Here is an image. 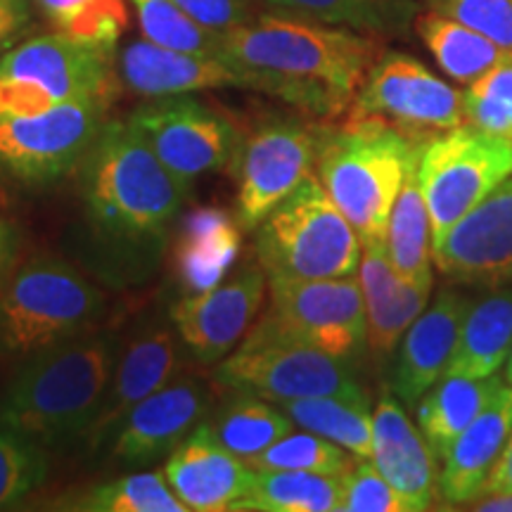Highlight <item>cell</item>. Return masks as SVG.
<instances>
[{
	"instance_id": "33",
	"label": "cell",
	"mask_w": 512,
	"mask_h": 512,
	"mask_svg": "<svg viewBox=\"0 0 512 512\" xmlns=\"http://www.w3.org/2000/svg\"><path fill=\"white\" fill-rule=\"evenodd\" d=\"M268 8L313 22L347 27L361 34H389L411 15L406 0H264Z\"/></svg>"
},
{
	"instance_id": "7",
	"label": "cell",
	"mask_w": 512,
	"mask_h": 512,
	"mask_svg": "<svg viewBox=\"0 0 512 512\" xmlns=\"http://www.w3.org/2000/svg\"><path fill=\"white\" fill-rule=\"evenodd\" d=\"M119 83L117 50L50 31L0 55V119L34 117L64 102H114Z\"/></svg>"
},
{
	"instance_id": "9",
	"label": "cell",
	"mask_w": 512,
	"mask_h": 512,
	"mask_svg": "<svg viewBox=\"0 0 512 512\" xmlns=\"http://www.w3.org/2000/svg\"><path fill=\"white\" fill-rule=\"evenodd\" d=\"M512 176V140L458 126L420 145L418 178L439 247L456 223Z\"/></svg>"
},
{
	"instance_id": "10",
	"label": "cell",
	"mask_w": 512,
	"mask_h": 512,
	"mask_svg": "<svg viewBox=\"0 0 512 512\" xmlns=\"http://www.w3.org/2000/svg\"><path fill=\"white\" fill-rule=\"evenodd\" d=\"M112 102H64L34 117L0 119V176L43 188L79 171Z\"/></svg>"
},
{
	"instance_id": "13",
	"label": "cell",
	"mask_w": 512,
	"mask_h": 512,
	"mask_svg": "<svg viewBox=\"0 0 512 512\" xmlns=\"http://www.w3.org/2000/svg\"><path fill=\"white\" fill-rule=\"evenodd\" d=\"M347 119H373L427 143L439 133L465 126L463 91L439 79L406 53H382L373 64Z\"/></svg>"
},
{
	"instance_id": "15",
	"label": "cell",
	"mask_w": 512,
	"mask_h": 512,
	"mask_svg": "<svg viewBox=\"0 0 512 512\" xmlns=\"http://www.w3.org/2000/svg\"><path fill=\"white\" fill-rule=\"evenodd\" d=\"M266 294L268 273L259 261H249L211 290L178 297L169 318L192 361L216 366L245 339Z\"/></svg>"
},
{
	"instance_id": "11",
	"label": "cell",
	"mask_w": 512,
	"mask_h": 512,
	"mask_svg": "<svg viewBox=\"0 0 512 512\" xmlns=\"http://www.w3.org/2000/svg\"><path fill=\"white\" fill-rule=\"evenodd\" d=\"M266 325L280 335L354 361L368 347V318L361 280L268 278Z\"/></svg>"
},
{
	"instance_id": "38",
	"label": "cell",
	"mask_w": 512,
	"mask_h": 512,
	"mask_svg": "<svg viewBox=\"0 0 512 512\" xmlns=\"http://www.w3.org/2000/svg\"><path fill=\"white\" fill-rule=\"evenodd\" d=\"M48 448L0 427V510L15 508L48 479Z\"/></svg>"
},
{
	"instance_id": "12",
	"label": "cell",
	"mask_w": 512,
	"mask_h": 512,
	"mask_svg": "<svg viewBox=\"0 0 512 512\" xmlns=\"http://www.w3.org/2000/svg\"><path fill=\"white\" fill-rule=\"evenodd\" d=\"M320 131L297 117H266L240 133L233 157L238 178L235 219L242 230H254L280 202L313 176Z\"/></svg>"
},
{
	"instance_id": "16",
	"label": "cell",
	"mask_w": 512,
	"mask_h": 512,
	"mask_svg": "<svg viewBox=\"0 0 512 512\" xmlns=\"http://www.w3.org/2000/svg\"><path fill=\"white\" fill-rule=\"evenodd\" d=\"M185 356L188 351L169 316L145 318L121 344L105 401L81 446L98 453L102 446L110 444L114 432L140 401L181 375Z\"/></svg>"
},
{
	"instance_id": "40",
	"label": "cell",
	"mask_w": 512,
	"mask_h": 512,
	"mask_svg": "<svg viewBox=\"0 0 512 512\" xmlns=\"http://www.w3.org/2000/svg\"><path fill=\"white\" fill-rule=\"evenodd\" d=\"M344 512H408L406 501L399 496L370 458H356L342 475Z\"/></svg>"
},
{
	"instance_id": "19",
	"label": "cell",
	"mask_w": 512,
	"mask_h": 512,
	"mask_svg": "<svg viewBox=\"0 0 512 512\" xmlns=\"http://www.w3.org/2000/svg\"><path fill=\"white\" fill-rule=\"evenodd\" d=\"M472 302L463 294L441 290L430 306L413 320L396 349L392 368V392L401 403L415 408L427 389L444 377L456 354L463 320Z\"/></svg>"
},
{
	"instance_id": "4",
	"label": "cell",
	"mask_w": 512,
	"mask_h": 512,
	"mask_svg": "<svg viewBox=\"0 0 512 512\" xmlns=\"http://www.w3.org/2000/svg\"><path fill=\"white\" fill-rule=\"evenodd\" d=\"M418 150L420 143L373 119H347L342 131H320L318 178L361 245L387 242L389 214Z\"/></svg>"
},
{
	"instance_id": "23",
	"label": "cell",
	"mask_w": 512,
	"mask_h": 512,
	"mask_svg": "<svg viewBox=\"0 0 512 512\" xmlns=\"http://www.w3.org/2000/svg\"><path fill=\"white\" fill-rule=\"evenodd\" d=\"M358 280L366 299L368 349L377 361H387L413 320L425 311L432 287L403 280L389 261L387 242L363 245Z\"/></svg>"
},
{
	"instance_id": "2",
	"label": "cell",
	"mask_w": 512,
	"mask_h": 512,
	"mask_svg": "<svg viewBox=\"0 0 512 512\" xmlns=\"http://www.w3.org/2000/svg\"><path fill=\"white\" fill-rule=\"evenodd\" d=\"M76 174L83 221L107 271L150 273L192 183L171 174L128 119H107Z\"/></svg>"
},
{
	"instance_id": "20",
	"label": "cell",
	"mask_w": 512,
	"mask_h": 512,
	"mask_svg": "<svg viewBox=\"0 0 512 512\" xmlns=\"http://www.w3.org/2000/svg\"><path fill=\"white\" fill-rule=\"evenodd\" d=\"M166 482L188 510H235L252 486L254 470L223 448L202 425L166 458Z\"/></svg>"
},
{
	"instance_id": "35",
	"label": "cell",
	"mask_w": 512,
	"mask_h": 512,
	"mask_svg": "<svg viewBox=\"0 0 512 512\" xmlns=\"http://www.w3.org/2000/svg\"><path fill=\"white\" fill-rule=\"evenodd\" d=\"M88 512H185L164 472H131L102 482L72 503Z\"/></svg>"
},
{
	"instance_id": "47",
	"label": "cell",
	"mask_w": 512,
	"mask_h": 512,
	"mask_svg": "<svg viewBox=\"0 0 512 512\" xmlns=\"http://www.w3.org/2000/svg\"><path fill=\"white\" fill-rule=\"evenodd\" d=\"M505 375H508V382L512 387V351H510V361H508V370H505Z\"/></svg>"
},
{
	"instance_id": "48",
	"label": "cell",
	"mask_w": 512,
	"mask_h": 512,
	"mask_svg": "<svg viewBox=\"0 0 512 512\" xmlns=\"http://www.w3.org/2000/svg\"><path fill=\"white\" fill-rule=\"evenodd\" d=\"M0 3H3V0H0Z\"/></svg>"
},
{
	"instance_id": "27",
	"label": "cell",
	"mask_w": 512,
	"mask_h": 512,
	"mask_svg": "<svg viewBox=\"0 0 512 512\" xmlns=\"http://www.w3.org/2000/svg\"><path fill=\"white\" fill-rule=\"evenodd\" d=\"M228 392L219 406L211 408L204 425L233 456L249 463L292 432L294 422L278 403L242 389H228Z\"/></svg>"
},
{
	"instance_id": "36",
	"label": "cell",
	"mask_w": 512,
	"mask_h": 512,
	"mask_svg": "<svg viewBox=\"0 0 512 512\" xmlns=\"http://www.w3.org/2000/svg\"><path fill=\"white\" fill-rule=\"evenodd\" d=\"M356 456L335 441L313 432H290L268 446L264 453L249 460L252 470H302L316 475L342 477L354 465Z\"/></svg>"
},
{
	"instance_id": "29",
	"label": "cell",
	"mask_w": 512,
	"mask_h": 512,
	"mask_svg": "<svg viewBox=\"0 0 512 512\" xmlns=\"http://www.w3.org/2000/svg\"><path fill=\"white\" fill-rule=\"evenodd\" d=\"M512 351V287L472 304L444 375H496Z\"/></svg>"
},
{
	"instance_id": "43",
	"label": "cell",
	"mask_w": 512,
	"mask_h": 512,
	"mask_svg": "<svg viewBox=\"0 0 512 512\" xmlns=\"http://www.w3.org/2000/svg\"><path fill=\"white\" fill-rule=\"evenodd\" d=\"M31 0H3L0 3V55L15 48L31 27Z\"/></svg>"
},
{
	"instance_id": "46",
	"label": "cell",
	"mask_w": 512,
	"mask_h": 512,
	"mask_svg": "<svg viewBox=\"0 0 512 512\" xmlns=\"http://www.w3.org/2000/svg\"><path fill=\"white\" fill-rule=\"evenodd\" d=\"M470 510L482 512H512V494H486L467 505Z\"/></svg>"
},
{
	"instance_id": "44",
	"label": "cell",
	"mask_w": 512,
	"mask_h": 512,
	"mask_svg": "<svg viewBox=\"0 0 512 512\" xmlns=\"http://www.w3.org/2000/svg\"><path fill=\"white\" fill-rule=\"evenodd\" d=\"M19 249H22V238H19L17 228L12 226L8 219L0 216V285H3L17 268Z\"/></svg>"
},
{
	"instance_id": "3",
	"label": "cell",
	"mask_w": 512,
	"mask_h": 512,
	"mask_svg": "<svg viewBox=\"0 0 512 512\" xmlns=\"http://www.w3.org/2000/svg\"><path fill=\"white\" fill-rule=\"evenodd\" d=\"M124 339L91 330L19 363L0 396V427L41 446L83 444L105 401Z\"/></svg>"
},
{
	"instance_id": "31",
	"label": "cell",
	"mask_w": 512,
	"mask_h": 512,
	"mask_svg": "<svg viewBox=\"0 0 512 512\" xmlns=\"http://www.w3.org/2000/svg\"><path fill=\"white\" fill-rule=\"evenodd\" d=\"M342 508V477L302 470H254L252 486L235 510L332 512Z\"/></svg>"
},
{
	"instance_id": "45",
	"label": "cell",
	"mask_w": 512,
	"mask_h": 512,
	"mask_svg": "<svg viewBox=\"0 0 512 512\" xmlns=\"http://www.w3.org/2000/svg\"><path fill=\"white\" fill-rule=\"evenodd\" d=\"M512 494V434L508 439V444H505L501 458H498V463L494 467V472H491L489 482L484 486V494ZM479 496V498H482Z\"/></svg>"
},
{
	"instance_id": "39",
	"label": "cell",
	"mask_w": 512,
	"mask_h": 512,
	"mask_svg": "<svg viewBox=\"0 0 512 512\" xmlns=\"http://www.w3.org/2000/svg\"><path fill=\"white\" fill-rule=\"evenodd\" d=\"M465 126L512 140V50L463 91Z\"/></svg>"
},
{
	"instance_id": "24",
	"label": "cell",
	"mask_w": 512,
	"mask_h": 512,
	"mask_svg": "<svg viewBox=\"0 0 512 512\" xmlns=\"http://www.w3.org/2000/svg\"><path fill=\"white\" fill-rule=\"evenodd\" d=\"M512 434V387H503L444 456L439 494L446 503L463 505L484 494L491 472Z\"/></svg>"
},
{
	"instance_id": "1",
	"label": "cell",
	"mask_w": 512,
	"mask_h": 512,
	"mask_svg": "<svg viewBox=\"0 0 512 512\" xmlns=\"http://www.w3.org/2000/svg\"><path fill=\"white\" fill-rule=\"evenodd\" d=\"M380 55L375 36L275 10L223 34L221 46L240 88L318 121L347 117Z\"/></svg>"
},
{
	"instance_id": "22",
	"label": "cell",
	"mask_w": 512,
	"mask_h": 512,
	"mask_svg": "<svg viewBox=\"0 0 512 512\" xmlns=\"http://www.w3.org/2000/svg\"><path fill=\"white\" fill-rule=\"evenodd\" d=\"M121 86L140 98H169L211 88H240L235 69L221 55L188 53L138 38L117 57Z\"/></svg>"
},
{
	"instance_id": "30",
	"label": "cell",
	"mask_w": 512,
	"mask_h": 512,
	"mask_svg": "<svg viewBox=\"0 0 512 512\" xmlns=\"http://www.w3.org/2000/svg\"><path fill=\"white\" fill-rule=\"evenodd\" d=\"M420 41L448 79L470 86L503 60L508 50L456 19L427 10L413 19Z\"/></svg>"
},
{
	"instance_id": "17",
	"label": "cell",
	"mask_w": 512,
	"mask_h": 512,
	"mask_svg": "<svg viewBox=\"0 0 512 512\" xmlns=\"http://www.w3.org/2000/svg\"><path fill=\"white\" fill-rule=\"evenodd\" d=\"M214 408V392L200 375L181 373L140 401L110 439L107 460L117 467H138L169 458Z\"/></svg>"
},
{
	"instance_id": "14",
	"label": "cell",
	"mask_w": 512,
	"mask_h": 512,
	"mask_svg": "<svg viewBox=\"0 0 512 512\" xmlns=\"http://www.w3.org/2000/svg\"><path fill=\"white\" fill-rule=\"evenodd\" d=\"M128 124L171 174L188 183L233 164L240 143L233 121L190 93L150 98L128 114Z\"/></svg>"
},
{
	"instance_id": "18",
	"label": "cell",
	"mask_w": 512,
	"mask_h": 512,
	"mask_svg": "<svg viewBox=\"0 0 512 512\" xmlns=\"http://www.w3.org/2000/svg\"><path fill=\"white\" fill-rule=\"evenodd\" d=\"M434 264L453 283H512V176L448 230L444 242L434 247Z\"/></svg>"
},
{
	"instance_id": "42",
	"label": "cell",
	"mask_w": 512,
	"mask_h": 512,
	"mask_svg": "<svg viewBox=\"0 0 512 512\" xmlns=\"http://www.w3.org/2000/svg\"><path fill=\"white\" fill-rule=\"evenodd\" d=\"M192 22L216 34L245 27L261 15L259 0H174Z\"/></svg>"
},
{
	"instance_id": "21",
	"label": "cell",
	"mask_w": 512,
	"mask_h": 512,
	"mask_svg": "<svg viewBox=\"0 0 512 512\" xmlns=\"http://www.w3.org/2000/svg\"><path fill=\"white\" fill-rule=\"evenodd\" d=\"M382 477L399 491L408 512L430 510L439 489L437 453L403 411L394 392H384L373 415V458Z\"/></svg>"
},
{
	"instance_id": "26",
	"label": "cell",
	"mask_w": 512,
	"mask_h": 512,
	"mask_svg": "<svg viewBox=\"0 0 512 512\" xmlns=\"http://www.w3.org/2000/svg\"><path fill=\"white\" fill-rule=\"evenodd\" d=\"M503 387L505 384L496 373L489 377L444 375L432 389H427L415 408H418L420 432L425 434L437 458L444 460L453 441Z\"/></svg>"
},
{
	"instance_id": "6",
	"label": "cell",
	"mask_w": 512,
	"mask_h": 512,
	"mask_svg": "<svg viewBox=\"0 0 512 512\" xmlns=\"http://www.w3.org/2000/svg\"><path fill=\"white\" fill-rule=\"evenodd\" d=\"M256 261L278 278H349L363 245L320 178L309 176L254 228Z\"/></svg>"
},
{
	"instance_id": "32",
	"label": "cell",
	"mask_w": 512,
	"mask_h": 512,
	"mask_svg": "<svg viewBox=\"0 0 512 512\" xmlns=\"http://www.w3.org/2000/svg\"><path fill=\"white\" fill-rule=\"evenodd\" d=\"M297 427L335 441L356 458H373V415L370 399L313 396L278 403Z\"/></svg>"
},
{
	"instance_id": "37",
	"label": "cell",
	"mask_w": 512,
	"mask_h": 512,
	"mask_svg": "<svg viewBox=\"0 0 512 512\" xmlns=\"http://www.w3.org/2000/svg\"><path fill=\"white\" fill-rule=\"evenodd\" d=\"M128 3L136 10L143 36L150 41L188 53L221 55L223 34L192 22L174 0H128Z\"/></svg>"
},
{
	"instance_id": "5",
	"label": "cell",
	"mask_w": 512,
	"mask_h": 512,
	"mask_svg": "<svg viewBox=\"0 0 512 512\" xmlns=\"http://www.w3.org/2000/svg\"><path fill=\"white\" fill-rule=\"evenodd\" d=\"M105 294L69 261L38 256L0 285V361L22 363L38 351L95 330Z\"/></svg>"
},
{
	"instance_id": "25",
	"label": "cell",
	"mask_w": 512,
	"mask_h": 512,
	"mask_svg": "<svg viewBox=\"0 0 512 512\" xmlns=\"http://www.w3.org/2000/svg\"><path fill=\"white\" fill-rule=\"evenodd\" d=\"M240 223L228 211L202 207L185 214L174 242V271L183 294L207 292L233 271L240 254Z\"/></svg>"
},
{
	"instance_id": "28",
	"label": "cell",
	"mask_w": 512,
	"mask_h": 512,
	"mask_svg": "<svg viewBox=\"0 0 512 512\" xmlns=\"http://www.w3.org/2000/svg\"><path fill=\"white\" fill-rule=\"evenodd\" d=\"M418 159L408 166V174L396 197L387 228V254L394 271L408 283L434 285L432 278V223L418 178Z\"/></svg>"
},
{
	"instance_id": "8",
	"label": "cell",
	"mask_w": 512,
	"mask_h": 512,
	"mask_svg": "<svg viewBox=\"0 0 512 512\" xmlns=\"http://www.w3.org/2000/svg\"><path fill=\"white\" fill-rule=\"evenodd\" d=\"M351 370L354 368L344 358L280 335L259 320L238 347L216 363L214 382L273 403L313 396L366 399V389L356 382Z\"/></svg>"
},
{
	"instance_id": "34",
	"label": "cell",
	"mask_w": 512,
	"mask_h": 512,
	"mask_svg": "<svg viewBox=\"0 0 512 512\" xmlns=\"http://www.w3.org/2000/svg\"><path fill=\"white\" fill-rule=\"evenodd\" d=\"M53 31L79 43L117 50L128 27L126 0H31Z\"/></svg>"
},
{
	"instance_id": "41",
	"label": "cell",
	"mask_w": 512,
	"mask_h": 512,
	"mask_svg": "<svg viewBox=\"0 0 512 512\" xmlns=\"http://www.w3.org/2000/svg\"><path fill=\"white\" fill-rule=\"evenodd\" d=\"M427 10L456 19L465 27L512 50V0H420Z\"/></svg>"
}]
</instances>
